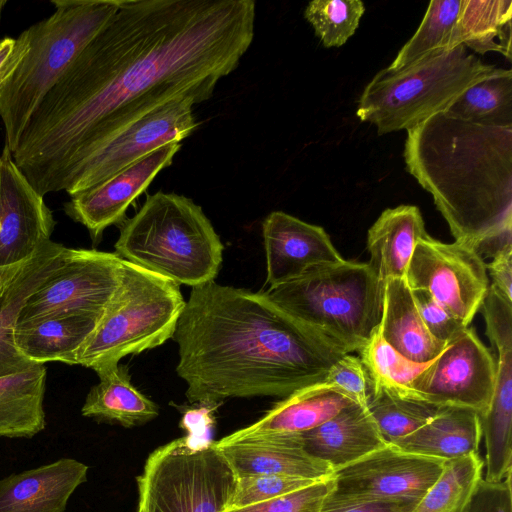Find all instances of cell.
Returning <instances> with one entry per match:
<instances>
[{
  "label": "cell",
  "instance_id": "42",
  "mask_svg": "<svg viewBox=\"0 0 512 512\" xmlns=\"http://www.w3.org/2000/svg\"><path fill=\"white\" fill-rule=\"evenodd\" d=\"M29 47L28 33L22 31L17 38L0 39V89L12 76Z\"/></svg>",
  "mask_w": 512,
  "mask_h": 512
},
{
  "label": "cell",
  "instance_id": "40",
  "mask_svg": "<svg viewBox=\"0 0 512 512\" xmlns=\"http://www.w3.org/2000/svg\"><path fill=\"white\" fill-rule=\"evenodd\" d=\"M324 382L337 387L356 403L366 406L370 381L360 357L351 354L341 356L330 367Z\"/></svg>",
  "mask_w": 512,
  "mask_h": 512
},
{
  "label": "cell",
  "instance_id": "8",
  "mask_svg": "<svg viewBox=\"0 0 512 512\" xmlns=\"http://www.w3.org/2000/svg\"><path fill=\"white\" fill-rule=\"evenodd\" d=\"M185 303L179 284L124 260L119 285L76 365L98 372L161 346L174 337Z\"/></svg>",
  "mask_w": 512,
  "mask_h": 512
},
{
  "label": "cell",
  "instance_id": "28",
  "mask_svg": "<svg viewBox=\"0 0 512 512\" xmlns=\"http://www.w3.org/2000/svg\"><path fill=\"white\" fill-rule=\"evenodd\" d=\"M99 382L88 392L81 414L100 422L133 427L155 419L159 408L132 383L127 366L96 372Z\"/></svg>",
  "mask_w": 512,
  "mask_h": 512
},
{
  "label": "cell",
  "instance_id": "44",
  "mask_svg": "<svg viewBox=\"0 0 512 512\" xmlns=\"http://www.w3.org/2000/svg\"><path fill=\"white\" fill-rule=\"evenodd\" d=\"M486 269L492 279L490 285L512 302V249L494 256Z\"/></svg>",
  "mask_w": 512,
  "mask_h": 512
},
{
  "label": "cell",
  "instance_id": "41",
  "mask_svg": "<svg viewBox=\"0 0 512 512\" xmlns=\"http://www.w3.org/2000/svg\"><path fill=\"white\" fill-rule=\"evenodd\" d=\"M460 512H512L511 474L499 482L482 478Z\"/></svg>",
  "mask_w": 512,
  "mask_h": 512
},
{
  "label": "cell",
  "instance_id": "10",
  "mask_svg": "<svg viewBox=\"0 0 512 512\" xmlns=\"http://www.w3.org/2000/svg\"><path fill=\"white\" fill-rule=\"evenodd\" d=\"M190 98L171 100L144 115L67 168L51 192L70 196L93 187L169 143H181L198 127Z\"/></svg>",
  "mask_w": 512,
  "mask_h": 512
},
{
  "label": "cell",
  "instance_id": "24",
  "mask_svg": "<svg viewBox=\"0 0 512 512\" xmlns=\"http://www.w3.org/2000/svg\"><path fill=\"white\" fill-rule=\"evenodd\" d=\"M428 233L419 208L399 205L385 209L367 234L368 266L384 286L390 278H405L416 243Z\"/></svg>",
  "mask_w": 512,
  "mask_h": 512
},
{
  "label": "cell",
  "instance_id": "26",
  "mask_svg": "<svg viewBox=\"0 0 512 512\" xmlns=\"http://www.w3.org/2000/svg\"><path fill=\"white\" fill-rule=\"evenodd\" d=\"M492 346L498 352L494 393L488 410L479 417L486 452L483 479L499 482L512 472V339Z\"/></svg>",
  "mask_w": 512,
  "mask_h": 512
},
{
  "label": "cell",
  "instance_id": "43",
  "mask_svg": "<svg viewBox=\"0 0 512 512\" xmlns=\"http://www.w3.org/2000/svg\"><path fill=\"white\" fill-rule=\"evenodd\" d=\"M320 512H408L400 506L379 501L351 499L335 495L325 499Z\"/></svg>",
  "mask_w": 512,
  "mask_h": 512
},
{
  "label": "cell",
  "instance_id": "1",
  "mask_svg": "<svg viewBox=\"0 0 512 512\" xmlns=\"http://www.w3.org/2000/svg\"><path fill=\"white\" fill-rule=\"evenodd\" d=\"M253 0H121L31 115L12 153L42 196L155 108L208 100L254 38Z\"/></svg>",
  "mask_w": 512,
  "mask_h": 512
},
{
  "label": "cell",
  "instance_id": "36",
  "mask_svg": "<svg viewBox=\"0 0 512 512\" xmlns=\"http://www.w3.org/2000/svg\"><path fill=\"white\" fill-rule=\"evenodd\" d=\"M365 12L360 0H314L304 10L305 19L325 47H341L359 27Z\"/></svg>",
  "mask_w": 512,
  "mask_h": 512
},
{
  "label": "cell",
  "instance_id": "3",
  "mask_svg": "<svg viewBox=\"0 0 512 512\" xmlns=\"http://www.w3.org/2000/svg\"><path fill=\"white\" fill-rule=\"evenodd\" d=\"M403 156L455 242L475 250L512 229V127L440 112L407 130Z\"/></svg>",
  "mask_w": 512,
  "mask_h": 512
},
{
  "label": "cell",
  "instance_id": "27",
  "mask_svg": "<svg viewBox=\"0 0 512 512\" xmlns=\"http://www.w3.org/2000/svg\"><path fill=\"white\" fill-rule=\"evenodd\" d=\"M481 439L476 411L445 406L426 424L390 444L405 452L451 460L478 453Z\"/></svg>",
  "mask_w": 512,
  "mask_h": 512
},
{
  "label": "cell",
  "instance_id": "35",
  "mask_svg": "<svg viewBox=\"0 0 512 512\" xmlns=\"http://www.w3.org/2000/svg\"><path fill=\"white\" fill-rule=\"evenodd\" d=\"M359 354L369 377L370 388H381L407 398H410L413 381L431 363L409 361L382 338L378 329Z\"/></svg>",
  "mask_w": 512,
  "mask_h": 512
},
{
  "label": "cell",
  "instance_id": "18",
  "mask_svg": "<svg viewBox=\"0 0 512 512\" xmlns=\"http://www.w3.org/2000/svg\"><path fill=\"white\" fill-rule=\"evenodd\" d=\"M68 248L50 240L32 257L0 268V377L36 365L14 342V329L28 299L62 264Z\"/></svg>",
  "mask_w": 512,
  "mask_h": 512
},
{
  "label": "cell",
  "instance_id": "11",
  "mask_svg": "<svg viewBox=\"0 0 512 512\" xmlns=\"http://www.w3.org/2000/svg\"><path fill=\"white\" fill-rule=\"evenodd\" d=\"M123 261L115 252L68 248L62 264L23 306L18 322L63 313L102 316L119 285Z\"/></svg>",
  "mask_w": 512,
  "mask_h": 512
},
{
  "label": "cell",
  "instance_id": "30",
  "mask_svg": "<svg viewBox=\"0 0 512 512\" xmlns=\"http://www.w3.org/2000/svg\"><path fill=\"white\" fill-rule=\"evenodd\" d=\"M512 1L461 0L458 30L462 45L476 53L498 52L511 60Z\"/></svg>",
  "mask_w": 512,
  "mask_h": 512
},
{
  "label": "cell",
  "instance_id": "7",
  "mask_svg": "<svg viewBox=\"0 0 512 512\" xmlns=\"http://www.w3.org/2000/svg\"><path fill=\"white\" fill-rule=\"evenodd\" d=\"M500 70L464 45L435 52L399 70H380L365 86L356 115L379 135L407 131L446 111L469 87Z\"/></svg>",
  "mask_w": 512,
  "mask_h": 512
},
{
  "label": "cell",
  "instance_id": "38",
  "mask_svg": "<svg viewBox=\"0 0 512 512\" xmlns=\"http://www.w3.org/2000/svg\"><path fill=\"white\" fill-rule=\"evenodd\" d=\"M334 486L331 476L285 495L229 512H320Z\"/></svg>",
  "mask_w": 512,
  "mask_h": 512
},
{
  "label": "cell",
  "instance_id": "37",
  "mask_svg": "<svg viewBox=\"0 0 512 512\" xmlns=\"http://www.w3.org/2000/svg\"><path fill=\"white\" fill-rule=\"evenodd\" d=\"M316 481L319 480L276 474L238 476L230 511L285 495Z\"/></svg>",
  "mask_w": 512,
  "mask_h": 512
},
{
  "label": "cell",
  "instance_id": "46",
  "mask_svg": "<svg viewBox=\"0 0 512 512\" xmlns=\"http://www.w3.org/2000/svg\"><path fill=\"white\" fill-rule=\"evenodd\" d=\"M6 4V1H2L0 0V14H1V11H2V7Z\"/></svg>",
  "mask_w": 512,
  "mask_h": 512
},
{
  "label": "cell",
  "instance_id": "31",
  "mask_svg": "<svg viewBox=\"0 0 512 512\" xmlns=\"http://www.w3.org/2000/svg\"><path fill=\"white\" fill-rule=\"evenodd\" d=\"M460 7L461 0L431 1L414 35L386 68L399 70L432 53L462 45L458 30Z\"/></svg>",
  "mask_w": 512,
  "mask_h": 512
},
{
  "label": "cell",
  "instance_id": "21",
  "mask_svg": "<svg viewBox=\"0 0 512 512\" xmlns=\"http://www.w3.org/2000/svg\"><path fill=\"white\" fill-rule=\"evenodd\" d=\"M354 403L351 397L331 384H312L283 398L259 420L215 441V444L221 447L257 436L303 433Z\"/></svg>",
  "mask_w": 512,
  "mask_h": 512
},
{
  "label": "cell",
  "instance_id": "22",
  "mask_svg": "<svg viewBox=\"0 0 512 512\" xmlns=\"http://www.w3.org/2000/svg\"><path fill=\"white\" fill-rule=\"evenodd\" d=\"M301 434L304 449L334 471L387 444L366 406L354 403Z\"/></svg>",
  "mask_w": 512,
  "mask_h": 512
},
{
  "label": "cell",
  "instance_id": "2",
  "mask_svg": "<svg viewBox=\"0 0 512 512\" xmlns=\"http://www.w3.org/2000/svg\"><path fill=\"white\" fill-rule=\"evenodd\" d=\"M178 376L191 403L285 398L324 382L345 353L283 310L264 291L193 287L179 318Z\"/></svg>",
  "mask_w": 512,
  "mask_h": 512
},
{
  "label": "cell",
  "instance_id": "23",
  "mask_svg": "<svg viewBox=\"0 0 512 512\" xmlns=\"http://www.w3.org/2000/svg\"><path fill=\"white\" fill-rule=\"evenodd\" d=\"M101 317L63 313L18 322L14 329V342L19 352L33 363L60 361L76 365L79 349Z\"/></svg>",
  "mask_w": 512,
  "mask_h": 512
},
{
  "label": "cell",
  "instance_id": "12",
  "mask_svg": "<svg viewBox=\"0 0 512 512\" xmlns=\"http://www.w3.org/2000/svg\"><path fill=\"white\" fill-rule=\"evenodd\" d=\"M405 280L411 290L427 291L440 305L469 325L489 287L486 264L471 247L420 238Z\"/></svg>",
  "mask_w": 512,
  "mask_h": 512
},
{
  "label": "cell",
  "instance_id": "32",
  "mask_svg": "<svg viewBox=\"0 0 512 512\" xmlns=\"http://www.w3.org/2000/svg\"><path fill=\"white\" fill-rule=\"evenodd\" d=\"M444 112L466 122L512 127V71L501 68L469 87Z\"/></svg>",
  "mask_w": 512,
  "mask_h": 512
},
{
  "label": "cell",
  "instance_id": "14",
  "mask_svg": "<svg viewBox=\"0 0 512 512\" xmlns=\"http://www.w3.org/2000/svg\"><path fill=\"white\" fill-rule=\"evenodd\" d=\"M495 379V359L475 330L467 327L416 377L410 398L469 408L482 416L491 403Z\"/></svg>",
  "mask_w": 512,
  "mask_h": 512
},
{
  "label": "cell",
  "instance_id": "45",
  "mask_svg": "<svg viewBox=\"0 0 512 512\" xmlns=\"http://www.w3.org/2000/svg\"><path fill=\"white\" fill-rule=\"evenodd\" d=\"M136 512H145L144 505H143V503H142V501L140 499L138 501V507H137V511Z\"/></svg>",
  "mask_w": 512,
  "mask_h": 512
},
{
  "label": "cell",
  "instance_id": "19",
  "mask_svg": "<svg viewBox=\"0 0 512 512\" xmlns=\"http://www.w3.org/2000/svg\"><path fill=\"white\" fill-rule=\"evenodd\" d=\"M88 470L83 462L62 457L1 478L0 512H65Z\"/></svg>",
  "mask_w": 512,
  "mask_h": 512
},
{
  "label": "cell",
  "instance_id": "34",
  "mask_svg": "<svg viewBox=\"0 0 512 512\" xmlns=\"http://www.w3.org/2000/svg\"><path fill=\"white\" fill-rule=\"evenodd\" d=\"M366 407L386 443L417 430L445 406L370 388Z\"/></svg>",
  "mask_w": 512,
  "mask_h": 512
},
{
  "label": "cell",
  "instance_id": "13",
  "mask_svg": "<svg viewBox=\"0 0 512 512\" xmlns=\"http://www.w3.org/2000/svg\"><path fill=\"white\" fill-rule=\"evenodd\" d=\"M444 459L387 443L332 475L338 496L394 504L411 512L440 475Z\"/></svg>",
  "mask_w": 512,
  "mask_h": 512
},
{
  "label": "cell",
  "instance_id": "25",
  "mask_svg": "<svg viewBox=\"0 0 512 512\" xmlns=\"http://www.w3.org/2000/svg\"><path fill=\"white\" fill-rule=\"evenodd\" d=\"M378 331L398 353L414 363H427L445 348L427 330L405 278L384 282Z\"/></svg>",
  "mask_w": 512,
  "mask_h": 512
},
{
  "label": "cell",
  "instance_id": "20",
  "mask_svg": "<svg viewBox=\"0 0 512 512\" xmlns=\"http://www.w3.org/2000/svg\"><path fill=\"white\" fill-rule=\"evenodd\" d=\"M236 476L276 474L321 480L334 469L307 453L301 434H274L239 440L221 447Z\"/></svg>",
  "mask_w": 512,
  "mask_h": 512
},
{
  "label": "cell",
  "instance_id": "16",
  "mask_svg": "<svg viewBox=\"0 0 512 512\" xmlns=\"http://www.w3.org/2000/svg\"><path fill=\"white\" fill-rule=\"evenodd\" d=\"M180 148L181 143L162 146L105 181L70 196L65 213L82 224L94 242L99 241L107 227L125 220L128 207L172 164Z\"/></svg>",
  "mask_w": 512,
  "mask_h": 512
},
{
  "label": "cell",
  "instance_id": "17",
  "mask_svg": "<svg viewBox=\"0 0 512 512\" xmlns=\"http://www.w3.org/2000/svg\"><path fill=\"white\" fill-rule=\"evenodd\" d=\"M262 235L269 287L344 260L321 226L304 222L283 211H273L265 217Z\"/></svg>",
  "mask_w": 512,
  "mask_h": 512
},
{
  "label": "cell",
  "instance_id": "29",
  "mask_svg": "<svg viewBox=\"0 0 512 512\" xmlns=\"http://www.w3.org/2000/svg\"><path fill=\"white\" fill-rule=\"evenodd\" d=\"M46 379L44 364L0 377V437L30 439L45 429Z\"/></svg>",
  "mask_w": 512,
  "mask_h": 512
},
{
  "label": "cell",
  "instance_id": "4",
  "mask_svg": "<svg viewBox=\"0 0 512 512\" xmlns=\"http://www.w3.org/2000/svg\"><path fill=\"white\" fill-rule=\"evenodd\" d=\"M114 248L123 260L192 288L214 281L224 249L199 205L161 191L119 224Z\"/></svg>",
  "mask_w": 512,
  "mask_h": 512
},
{
  "label": "cell",
  "instance_id": "15",
  "mask_svg": "<svg viewBox=\"0 0 512 512\" xmlns=\"http://www.w3.org/2000/svg\"><path fill=\"white\" fill-rule=\"evenodd\" d=\"M52 211L15 164L8 146L0 156V268L32 257L51 239Z\"/></svg>",
  "mask_w": 512,
  "mask_h": 512
},
{
  "label": "cell",
  "instance_id": "5",
  "mask_svg": "<svg viewBox=\"0 0 512 512\" xmlns=\"http://www.w3.org/2000/svg\"><path fill=\"white\" fill-rule=\"evenodd\" d=\"M54 12L26 29V55L0 89V117L11 153L31 115L121 0H53Z\"/></svg>",
  "mask_w": 512,
  "mask_h": 512
},
{
  "label": "cell",
  "instance_id": "9",
  "mask_svg": "<svg viewBox=\"0 0 512 512\" xmlns=\"http://www.w3.org/2000/svg\"><path fill=\"white\" fill-rule=\"evenodd\" d=\"M236 480L215 441L182 437L148 456L137 484L145 512H229Z\"/></svg>",
  "mask_w": 512,
  "mask_h": 512
},
{
  "label": "cell",
  "instance_id": "6",
  "mask_svg": "<svg viewBox=\"0 0 512 512\" xmlns=\"http://www.w3.org/2000/svg\"><path fill=\"white\" fill-rule=\"evenodd\" d=\"M264 292L345 354L359 353L380 323L383 285L367 263L343 260Z\"/></svg>",
  "mask_w": 512,
  "mask_h": 512
},
{
  "label": "cell",
  "instance_id": "33",
  "mask_svg": "<svg viewBox=\"0 0 512 512\" xmlns=\"http://www.w3.org/2000/svg\"><path fill=\"white\" fill-rule=\"evenodd\" d=\"M479 453L446 460L444 467L411 512H460L483 478Z\"/></svg>",
  "mask_w": 512,
  "mask_h": 512
},
{
  "label": "cell",
  "instance_id": "39",
  "mask_svg": "<svg viewBox=\"0 0 512 512\" xmlns=\"http://www.w3.org/2000/svg\"><path fill=\"white\" fill-rule=\"evenodd\" d=\"M411 291L425 327L437 341L446 345L468 327L440 305L427 291Z\"/></svg>",
  "mask_w": 512,
  "mask_h": 512
}]
</instances>
